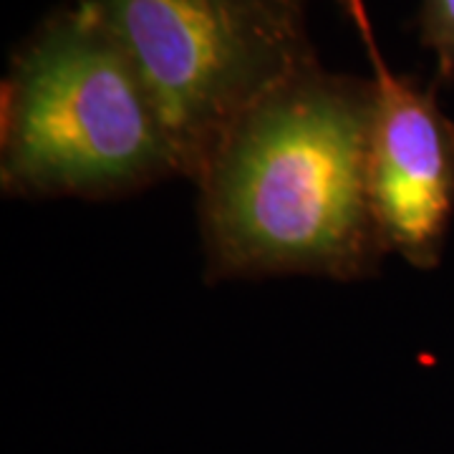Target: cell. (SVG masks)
I'll return each mask as SVG.
<instances>
[{
	"label": "cell",
	"instance_id": "obj_5",
	"mask_svg": "<svg viewBox=\"0 0 454 454\" xmlns=\"http://www.w3.org/2000/svg\"><path fill=\"white\" fill-rule=\"evenodd\" d=\"M417 31L437 59V83L454 82V0H422Z\"/></svg>",
	"mask_w": 454,
	"mask_h": 454
},
{
	"label": "cell",
	"instance_id": "obj_6",
	"mask_svg": "<svg viewBox=\"0 0 454 454\" xmlns=\"http://www.w3.org/2000/svg\"><path fill=\"white\" fill-rule=\"evenodd\" d=\"M336 3H339L340 8H346V0H336Z\"/></svg>",
	"mask_w": 454,
	"mask_h": 454
},
{
	"label": "cell",
	"instance_id": "obj_3",
	"mask_svg": "<svg viewBox=\"0 0 454 454\" xmlns=\"http://www.w3.org/2000/svg\"><path fill=\"white\" fill-rule=\"evenodd\" d=\"M127 53L195 182L260 98L318 61L303 0H74Z\"/></svg>",
	"mask_w": 454,
	"mask_h": 454
},
{
	"label": "cell",
	"instance_id": "obj_4",
	"mask_svg": "<svg viewBox=\"0 0 454 454\" xmlns=\"http://www.w3.org/2000/svg\"><path fill=\"white\" fill-rule=\"evenodd\" d=\"M372 64L369 205L384 253L411 268H437L454 220V121L437 86L391 71L364 0L343 8Z\"/></svg>",
	"mask_w": 454,
	"mask_h": 454
},
{
	"label": "cell",
	"instance_id": "obj_2",
	"mask_svg": "<svg viewBox=\"0 0 454 454\" xmlns=\"http://www.w3.org/2000/svg\"><path fill=\"white\" fill-rule=\"evenodd\" d=\"M175 175L162 119L112 33L79 3L41 20L3 82V192L114 200Z\"/></svg>",
	"mask_w": 454,
	"mask_h": 454
},
{
	"label": "cell",
	"instance_id": "obj_1",
	"mask_svg": "<svg viewBox=\"0 0 454 454\" xmlns=\"http://www.w3.org/2000/svg\"><path fill=\"white\" fill-rule=\"evenodd\" d=\"M372 79L313 61L227 131L195 179L207 280L372 278Z\"/></svg>",
	"mask_w": 454,
	"mask_h": 454
}]
</instances>
